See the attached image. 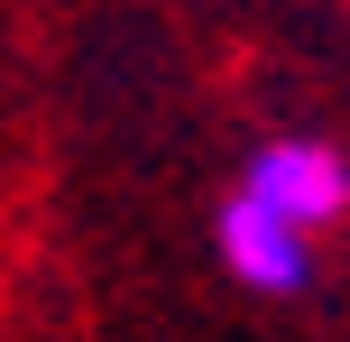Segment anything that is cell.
Instances as JSON below:
<instances>
[{"instance_id": "cell-1", "label": "cell", "mask_w": 350, "mask_h": 342, "mask_svg": "<svg viewBox=\"0 0 350 342\" xmlns=\"http://www.w3.org/2000/svg\"><path fill=\"white\" fill-rule=\"evenodd\" d=\"M212 250H221V269L240 278L249 296H304L314 287V232L286 222V213H267L240 185H230V204L212 213Z\"/></svg>"}, {"instance_id": "cell-2", "label": "cell", "mask_w": 350, "mask_h": 342, "mask_svg": "<svg viewBox=\"0 0 350 342\" xmlns=\"http://www.w3.org/2000/svg\"><path fill=\"white\" fill-rule=\"evenodd\" d=\"M240 195H258L267 213L304 222V232H332L350 213V158L332 139H267L258 158L240 167Z\"/></svg>"}]
</instances>
